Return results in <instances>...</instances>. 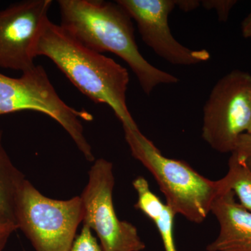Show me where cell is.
I'll use <instances>...</instances> for the list:
<instances>
[{"mask_svg": "<svg viewBox=\"0 0 251 251\" xmlns=\"http://www.w3.org/2000/svg\"><path fill=\"white\" fill-rule=\"evenodd\" d=\"M57 4L60 25L88 49L101 54L112 52L123 59L147 95L157 86L179 82L177 77L155 67L142 55L132 18L117 1L59 0Z\"/></svg>", "mask_w": 251, "mask_h": 251, "instance_id": "6da1fadb", "label": "cell"}, {"mask_svg": "<svg viewBox=\"0 0 251 251\" xmlns=\"http://www.w3.org/2000/svg\"><path fill=\"white\" fill-rule=\"evenodd\" d=\"M34 55L50 59L81 93L96 103L110 106L122 126H138L127 106L130 77L125 67L86 47L49 19L36 41Z\"/></svg>", "mask_w": 251, "mask_h": 251, "instance_id": "7a4b0ae2", "label": "cell"}, {"mask_svg": "<svg viewBox=\"0 0 251 251\" xmlns=\"http://www.w3.org/2000/svg\"><path fill=\"white\" fill-rule=\"evenodd\" d=\"M132 156L152 175L164 194L166 204L190 222L200 224L211 213V206L221 192L218 180L198 173L186 162L168 158L138 126H123Z\"/></svg>", "mask_w": 251, "mask_h": 251, "instance_id": "3957f363", "label": "cell"}, {"mask_svg": "<svg viewBox=\"0 0 251 251\" xmlns=\"http://www.w3.org/2000/svg\"><path fill=\"white\" fill-rule=\"evenodd\" d=\"M21 111L41 112L50 117L70 135L87 161H95L82 123L92 122L93 115L66 103L42 66L36 65L18 78L0 73V116Z\"/></svg>", "mask_w": 251, "mask_h": 251, "instance_id": "277c9868", "label": "cell"}, {"mask_svg": "<svg viewBox=\"0 0 251 251\" xmlns=\"http://www.w3.org/2000/svg\"><path fill=\"white\" fill-rule=\"evenodd\" d=\"M14 219L36 251H69L83 220L82 200L46 197L25 179L16 196Z\"/></svg>", "mask_w": 251, "mask_h": 251, "instance_id": "5b68a950", "label": "cell"}, {"mask_svg": "<svg viewBox=\"0 0 251 251\" xmlns=\"http://www.w3.org/2000/svg\"><path fill=\"white\" fill-rule=\"evenodd\" d=\"M251 124V75L232 71L216 82L204 105L202 138L218 152L231 153Z\"/></svg>", "mask_w": 251, "mask_h": 251, "instance_id": "8992f818", "label": "cell"}, {"mask_svg": "<svg viewBox=\"0 0 251 251\" xmlns=\"http://www.w3.org/2000/svg\"><path fill=\"white\" fill-rule=\"evenodd\" d=\"M88 174V182L80 196L83 226L97 234L103 251L145 250L146 246L137 227L117 215L112 197L115 176L111 162L96 160Z\"/></svg>", "mask_w": 251, "mask_h": 251, "instance_id": "52a82bcc", "label": "cell"}, {"mask_svg": "<svg viewBox=\"0 0 251 251\" xmlns=\"http://www.w3.org/2000/svg\"><path fill=\"white\" fill-rule=\"evenodd\" d=\"M52 0H25L0 11V67L25 73L35 67L34 50Z\"/></svg>", "mask_w": 251, "mask_h": 251, "instance_id": "ba28073f", "label": "cell"}, {"mask_svg": "<svg viewBox=\"0 0 251 251\" xmlns=\"http://www.w3.org/2000/svg\"><path fill=\"white\" fill-rule=\"evenodd\" d=\"M136 23L142 39L166 62L192 66L210 59L206 50H193L180 44L172 34L168 17L176 7L175 0H117Z\"/></svg>", "mask_w": 251, "mask_h": 251, "instance_id": "9c48e42d", "label": "cell"}, {"mask_svg": "<svg viewBox=\"0 0 251 251\" xmlns=\"http://www.w3.org/2000/svg\"><path fill=\"white\" fill-rule=\"evenodd\" d=\"M211 213L219 221V236L206 251H251V211L237 202L232 191H221Z\"/></svg>", "mask_w": 251, "mask_h": 251, "instance_id": "30bf717a", "label": "cell"}, {"mask_svg": "<svg viewBox=\"0 0 251 251\" xmlns=\"http://www.w3.org/2000/svg\"><path fill=\"white\" fill-rule=\"evenodd\" d=\"M133 186L138 195L135 209L142 211L156 226L165 251H177L174 237L176 214L151 191L148 180L145 178L135 180Z\"/></svg>", "mask_w": 251, "mask_h": 251, "instance_id": "8fae6325", "label": "cell"}, {"mask_svg": "<svg viewBox=\"0 0 251 251\" xmlns=\"http://www.w3.org/2000/svg\"><path fill=\"white\" fill-rule=\"evenodd\" d=\"M25 179L6 152L3 145V131L0 130V213L14 223L15 201Z\"/></svg>", "mask_w": 251, "mask_h": 251, "instance_id": "7c38bea8", "label": "cell"}, {"mask_svg": "<svg viewBox=\"0 0 251 251\" xmlns=\"http://www.w3.org/2000/svg\"><path fill=\"white\" fill-rule=\"evenodd\" d=\"M220 191H232L237 195L240 204L251 211V170L231 153L228 161V172L218 180Z\"/></svg>", "mask_w": 251, "mask_h": 251, "instance_id": "4fadbf2b", "label": "cell"}, {"mask_svg": "<svg viewBox=\"0 0 251 251\" xmlns=\"http://www.w3.org/2000/svg\"><path fill=\"white\" fill-rule=\"evenodd\" d=\"M69 251H103L92 231L83 226L80 234L76 236Z\"/></svg>", "mask_w": 251, "mask_h": 251, "instance_id": "5bb4252c", "label": "cell"}, {"mask_svg": "<svg viewBox=\"0 0 251 251\" xmlns=\"http://www.w3.org/2000/svg\"><path fill=\"white\" fill-rule=\"evenodd\" d=\"M237 4L234 0H204L201 5L206 9L215 10L219 21L226 22L228 19L229 13L232 7Z\"/></svg>", "mask_w": 251, "mask_h": 251, "instance_id": "9a60e30c", "label": "cell"}, {"mask_svg": "<svg viewBox=\"0 0 251 251\" xmlns=\"http://www.w3.org/2000/svg\"><path fill=\"white\" fill-rule=\"evenodd\" d=\"M232 153H235L238 159L247 165L251 170V134L244 133L238 138L237 145Z\"/></svg>", "mask_w": 251, "mask_h": 251, "instance_id": "2e32d148", "label": "cell"}, {"mask_svg": "<svg viewBox=\"0 0 251 251\" xmlns=\"http://www.w3.org/2000/svg\"><path fill=\"white\" fill-rule=\"evenodd\" d=\"M18 229L17 226L9 218L0 213V238L9 237Z\"/></svg>", "mask_w": 251, "mask_h": 251, "instance_id": "e0dca14e", "label": "cell"}, {"mask_svg": "<svg viewBox=\"0 0 251 251\" xmlns=\"http://www.w3.org/2000/svg\"><path fill=\"white\" fill-rule=\"evenodd\" d=\"M175 6L184 12L196 10L201 5V1L198 0H175Z\"/></svg>", "mask_w": 251, "mask_h": 251, "instance_id": "ac0fdd59", "label": "cell"}, {"mask_svg": "<svg viewBox=\"0 0 251 251\" xmlns=\"http://www.w3.org/2000/svg\"><path fill=\"white\" fill-rule=\"evenodd\" d=\"M242 34L245 39H251V11L242 23Z\"/></svg>", "mask_w": 251, "mask_h": 251, "instance_id": "d6986e66", "label": "cell"}, {"mask_svg": "<svg viewBox=\"0 0 251 251\" xmlns=\"http://www.w3.org/2000/svg\"><path fill=\"white\" fill-rule=\"evenodd\" d=\"M9 239V237L0 238V251H4V248L6 245V243H7Z\"/></svg>", "mask_w": 251, "mask_h": 251, "instance_id": "ffe728a7", "label": "cell"}, {"mask_svg": "<svg viewBox=\"0 0 251 251\" xmlns=\"http://www.w3.org/2000/svg\"><path fill=\"white\" fill-rule=\"evenodd\" d=\"M247 133H250V134H251V124L250 125V127H249V130H248Z\"/></svg>", "mask_w": 251, "mask_h": 251, "instance_id": "44dd1931", "label": "cell"}]
</instances>
